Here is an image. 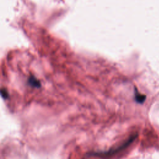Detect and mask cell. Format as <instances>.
Returning <instances> with one entry per match:
<instances>
[{"label":"cell","mask_w":159,"mask_h":159,"mask_svg":"<svg viewBox=\"0 0 159 159\" xmlns=\"http://www.w3.org/2000/svg\"><path fill=\"white\" fill-rule=\"evenodd\" d=\"M137 137V134H135L131 135L130 137L127 139L124 142L120 144L117 147L111 148L107 151L105 152H91L87 153L86 157H101V158H107L110 157L112 155H116V153H118L124 150L125 148H127L136 139Z\"/></svg>","instance_id":"obj_1"},{"label":"cell","mask_w":159,"mask_h":159,"mask_svg":"<svg viewBox=\"0 0 159 159\" xmlns=\"http://www.w3.org/2000/svg\"><path fill=\"white\" fill-rule=\"evenodd\" d=\"M27 84L34 88H39L41 86L40 81L34 75H30L27 81Z\"/></svg>","instance_id":"obj_2"},{"label":"cell","mask_w":159,"mask_h":159,"mask_svg":"<svg viewBox=\"0 0 159 159\" xmlns=\"http://www.w3.org/2000/svg\"><path fill=\"white\" fill-rule=\"evenodd\" d=\"M135 99L136 100V101L137 102L139 103H143L145 99V96L142 95L141 94H140L139 93H138V91L135 89Z\"/></svg>","instance_id":"obj_3"},{"label":"cell","mask_w":159,"mask_h":159,"mask_svg":"<svg viewBox=\"0 0 159 159\" xmlns=\"http://www.w3.org/2000/svg\"><path fill=\"white\" fill-rule=\"evenodd\" d=\"M1 96L2 97L6 99L9 98V93L7 92V91L6 90V89H4V88H1Z\"/></svg>","instance_id":"obj_4"}]
</instances>
